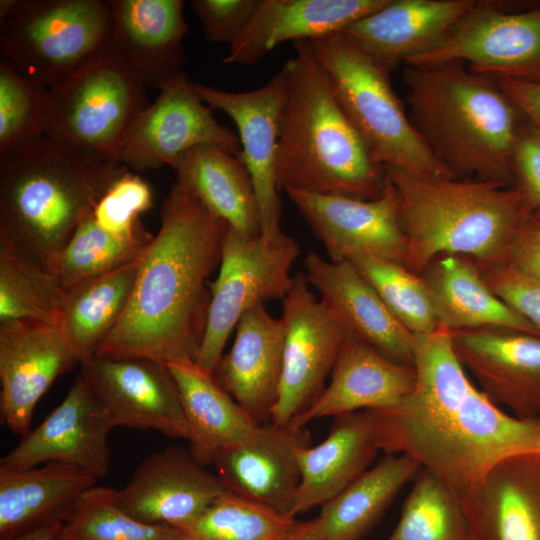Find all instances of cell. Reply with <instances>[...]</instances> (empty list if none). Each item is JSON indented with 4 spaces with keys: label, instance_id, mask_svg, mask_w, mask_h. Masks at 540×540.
I'll list each match as a JSON object with an SVG mask.
<instances>
[{
    "label": "cell",
    "instance_id": "8d00e7d4",
    "mask_svg": "<svg viewBox=\"0 0 540 540\" xmlns=\"http://www.w3.org/2000/svg\"><path fill=\"white\" fill-rule=\"evenodd\" d=\"M65 293L50 272L0 243V323L29 320L60 328Z\"/></svg>",
    "mask_w": 540,
    "mask_h": 540
},
{
    "label": "cell",
    "instance_id": "c3c4849f",
    "mask_svg": "<svg viewBox=\"0 0 540 540\" xmlns=\"http://www.w3.org/2000/svg\"><path fill=\"white\" fill-rule=\"evenodd\" d=\"M495 80L523 117L540 129V80L509 77H499Z\"/></svg>",
    "mask_w": 540,
    "mask_h": 540
},
{
    "label": "cell",
    "instance_id": "484cf974",
    "mask_svg": "<svg viewBox=\"0 0 540 540\" xmlns=\"http://www.w3.org/2000/svg\"><path fill=\"white\" fill-rule=\"evenodd\" d=\"M413 366L397 363L346 332L345 340L320 396L291 423L305 427L323 417L393 407L413 390Z\"/></svg>",
    "mask_w": 540,
    "mask_h": 540
},
{
    "label": "cell",
    "instance_id": "ba28073f",
    "mask_svg": "<svg viewBox=\"0 0 540 540\" xmlns=\"http://www.w3.org/2000/svg\"><path fill=\"white\" fill-rule=\"evenodd\" d=\"M111 22L109 1L1 0V53L47 91L108 46Z\"/></svg>",
    "mask_w": 540,
    "mask_h": 540
},
{
    "label": "cell",
    "instance_id": "8992f818",
    "mask_svg": "<svg viewBox=\"0 0 540 540\" xmlns=\"http://www.w3.org/2000/svg\"><path fill=\"white\" fill-rule=\"evenodd\" d=\"M284 65L288 97L276 161L280 190L375 199L386 186L375 161L340 107L307 41L293 43Z\"/></svg>",
    "mask_w": 540,
    "mask_h": 540
},
{
    "label": "cell",
    "instance_id": "e575fe53",
    "mask_svg": "<svg viewBox=\"0 0 540 540\" xmlns=\"http://www.w3.org/2000/svg\"><path fill=\"white\" fill-rule=\"evenodd\" d=\"M141 258L65 289L60 329L81 363L97 354L122 316Z\"/></svg>",
    "mask_w": 540,
    "mask_h": 540
},
{
    "label": "cell",
    "instance_id": "ffe728a7",
    "mask_svg": "<svg viewBox=\"0 0 540 540\" xmlns=\"http://www.w3.org/2000/svg\"><path fill=\"white\" fill-rule=\"evenodd\" d=\"M451 337L462 366L492 402L519 418H539L540 336L486 327Z\"/></svg>",
    "mask_w": 540,
    "mask_h": 540
},
{
    "label": "cell",
    "instance_id": "ac0fdd59",
    "mask_svg": "<svg viewBox=\"0 0 540 540\" xmlns=\"http://www.w3.org/2000/svg\"><path fill=\"white\" fill-rule=\"evenodd\" d=\"M227 489L181 446L145 457L128 484L116 492L118 506L138 521L181 528L200 517Z\"/></svg>",
    "mask_w": 540,
    "mask_h": 540
},
{
    "label": "cell",
    "instance_id": "bcb514c9",
    "mask_svg": "<svg viewBox=\"0 0 540 540\" xmlns=\"http://www.w3.org/2000/svg\"><path fill=\"white\" fill-rule=\"evenodd\" d=\"M513 185L534 210L540 212V129L527 120L522 124L513 151Z\"/></svg>",
    "mask_w": 540,
    "mask_h": 540
},
{
    "label": "cell",
    "instance_id": "44dd1931",
    "mask_svg": "<svg viewBox=\"0 0 540 540\" xmlns=\"http://www.w3.org/2000/svg\"><path fill=\"white\" fill-rule=\"evenodd\" d=\"M308 445L306 427L267 421L212 465L227 491L291 515L300 483L298 452Z\"/></svg>",
    "mask_w": 540,
    "mask_h": 540
},
{
    "label": "cell",
    "instance_id": "7c38bea8",
    "mask_svg": "<svg viewBox=\"0 0 540 540\" xmlns=\"http://www.w3.org/2000/svg\"><path fill=\"white\" fill-rule=\"evenodd\" d=\"M283 367L271 422L287 425L308 409L326 387L347 330L316 298L305 272L293 275L282 299Z\"/></svg>",
    "mask_w": 540,
    "mask_h": 540
},
{
    "label": "cell",
    "instance_id": "ab89813d",
    "mask_svg": "<svg viewBox=\"0 0 540 540\" xmlns=\"http://www.w3.org/2000/svg\"><path fill=\"white\" fill-rule=\"evenodd\" d=\"M116 492L96 485L87 490L59 540H182L176 527L147 524L127 514L118 506Z\"/></svg>",
    "mask_w": 540,
    "mask_h": 540
},
{
    "label": "cell",
    "instance_id": "db71d44e",
    "mask_svg": "<svg viewBox=\"0 0 540 540\" xmlns=\"http://www.w3.org/2000/svg\"><path fill=\"white\" fill-rule=\"evenodd\" d=\"M539 419H540V416H539Z\"/></svg>",
    "mask_w": 540,
    "mask_h": 540
},
{
    "label": "cell",
    "instance_id": "836d02e7",
    "mask_svg": "<svg viewBox=\"0 0 540 540\" xmlns=\"http://www.w3.org/2000/svg\"><path fill=\"white\" fill-rule=\"evenodd\" d=\"M420 469L407 455L385 454L321 506L318 518L324 539L363 540Z\"/></svg>",
    "mask_w": 540,
    "mask_h": 540
},
{
    "label": "cell",
    "instance_id": "b9f144b4",
    "mask_svg": "<svg viewBox=\"0 0 540 540\" xmlns=\"http://www.w3.org/2000/svg\"><path fill=\"white\" fill-rule=\"evenodd\" d=\"M46 91L0 60V153L49 131Z\"/></svg>",
    "mask_w": 540,
    "mask_h": 540
},
{
    "label": "cell",
    "instance_id": "d4e9b609",
    "mask_svg": "<svg viewBox=\"0 0 540 540\" xmlns=\"http://www.w3.org/2000/svg\"><path fill=\"white\" fill-rule=\"evenodd\" d=\"M304 266L309 284L348 332L387 358L413 366L414 334L395 318L350 262L325 261L311 252Z\"/></svg>",
    "mask_w": 540,
    "mask_h": 540
},
{
    "label": "cell",
    "instance_id": "681fc988",
    "mask_svg": "<svg viewBox=\"0 0 540 540\" xmlns=\"http://www.w3.org/2000/svg\"><path fill=\"white\" fill-rule=\"evenodd\" d=\"M283 540H325L319 518L298 521L294 529Z\"/></svg>",
    "mask_w": 540,
    "mask_h": 540
},
{
    "label": "cell",
    "instance_id": "ee69618b",
    "mask_svg": "<svg viewBox=\"0 0 540 540\" xmlns=\"http://www.w3.org/2000/svg\"><path fill=\"white\" fill-rule=\"evenodd\" d=\"M478 267L488 287L540 332V281L508 261Z\"/></svg>",
    "mask_w": 540,
    "mask_h": 540
},
{
    "label": "cell",
    "instance_id": "60d3db41",
    "mask_svg": "<svg viewBox=\"0 0 540 540\" xmlns=\"http://www.w3.org/2000/svg\"><path fill=\"white\" fill-rule=\"evenodd\" d=\"M348 262L371 284L395 318L412 334L430 333L440 326L421 275L410 271L404 264L371 256H358Z\"/></svg>",
    "mask_w": 540,
    "mask_h": 540
},
{
    "label": "cell",
    "instance_id": "6da1fadb",
    "mask_svg": "<svg viewBox=\"0 0 540 540\" xmlns=\"http://www.w3.org/2000/svg\"><path fill=\"white\" fill-rule=\"evenodd\" d=\"M413 390L397 405L366 410L380 451L403 454L459 496L500 460L540 450V419L519 418L469 378L443 326L414 334Z\"/></svg>",
    "mask_w": 540,
    "mask_h": 540
},
{
    "label": "cell",
    "instance_id": "9c48e42d",
    "mask_svg": "<svg viewBox=\"0 0 540 540\" xmlns=\"http://www.w3.org/2000/svg\"><path fill=\"white\" fill-rule=\"evenodd\" d=\"M145 87L107 46L46 91L48 132L118 160L128 127L151 104Z\"/></svg>",
    "mask_w": 540,
    "mask_h": 540
},
{
    "label": "cell",
    "instance_id": "7dc6e473",
    "mask_svg": "<svg viewBox=\"0 0 540 540\" xmlns=\"http://www.w3.org/2000/svg\"><path fill=\"white\" fill-rule=\"evenodd\" d=\"M507 261L540 281V220L535 214L519 230Z\"/></svg>",
    "mask_w": 540,
    "mask_h": 540
},
{
    "label": "cell",
    "instance_id": "30bf717a",
    "mask_svg": "<svg viewBox=\"0 0 540 540\" xmlns=\"http://www.w3.org/2000/svg\"><path fill=\"white\" fill-rule=\"evenodd\" d=\"M300 246L287 235L269 240L227 228L219 273L210 287L205 332L194 361L214 373L228 338L251 308L268 300L283 299L290 290V269Z\"/></svg>",
    "mask_w": 540,
    "mask_h": 540
},
{
    "label": "cell",
    "instance_id": "5bb4252c",
    "mask_svg": "<svg viewBox=\"0 0 540 540\" xmlns=\"http://www.w3.org/2000/svg\"><path fill=\"white\" fill-rule=\"evenodd\" d=\"M201 98L213 110L228 115L235 123L243 159L254 185L260 233L274 240L281 231V206L276 179L278 143L287 105L288 73L285 65L264 86L231 92L195 83Z\"/></svg>",
    "mask_w": 540,
    "mask_h": 540
},
{
    "label": "cell",
    "instance_id": "d6a6232c",
    "mask_svg": "<svg viewBox=\"0 0 540 540\" xmlns=\"http://www.w3.org/2000/svg\"><path fill=\"white\" fill-rule=\"evenodd\" d=\"M174 170L176 183L229 227L247 236L261 235L254 185L241 156L202 145L183 154Z\"/></svg>",
    "mask_w": 540,
    "mask_h": 540
},
{
    "label": "cell",
    "instance_id": "603a6c76",
    "mask_svg": "<svg viewBox=\"0 0 540 540\" xmlns=\"http://www.w3.org/2000/svg\"><path fill=\"white\" fill-rule=\"evenodd\" d=\"M482 0H389L342 33L389 72L428 53L475 11Z\"/></svg>",
    "mask_w": 540,
    "mask_h": 540
},
{
    "label": "cell",
    "instance_id": "f5cc1de1",
    "mask_svg": "<svg viewBox=\"0 0 540 540\" xmlns=\"http://www.w3.org/2000/svg\"><path fill=\"white\" fill-rule=\"evenodd\" d=\"M537 454L540 456V450H539V452H537Z\"/></svg>",
    "mask_w": 540,
    "mask_h": 540
},
{
    "label": "cell",
    "instance_id": "8fae6325",
    "mask_svg": "<svg viewBox=\"0 0 540 540\" xmlns=\"http://www.w3.org/2000/svg\"><path fill=\"white\" fill-rule=\"evenodd\" d=\"M159 91L124 134L118 150L121 164L137 174L165 166L174 169L183 154L202 145L241 155L238 134L214 117L185 71Z\"/></svg>",
    "mask_w": 540,
    "mask_h": 540
},
{
    "label": "cell",
    "instance_id": "f1b7e54d",
    "mask_svg": "<svg viewBox=\"0 0 540 540\" xmlns=\"http://www.w3.org/2000/svg\"><path fill=\"white\" fill-rule=\"evenodd\" d=\"M97 479L62 462L11 470L0 467V540L67 522Z\"/></svg>",
    "mask_w": 540,
    "mask_h": 540
},
{
    "label": "cell",
    "instance_id": "d6986e66",
    "mask_svg": "<svg viewBox=\"0 0 540 540\" xmlns=\"http://www.w3.org/2000/svg\"><path fill=\"white\" fill-rule=\"evenodd\" d=\"M78 364L60 328L29 320L0 323L2 422L13 433L26 434L40 398Z\"/></svg>",
    "mask_w": 540,
    "mask_h": 540
},
{
    "label": "cell",
    "instance_id": "2e32d148",
    "mask_svg": "<svg viewBox=\"0 0 540 540\" xmlns=\"http://www.w3.org/2000/svg\"><path fill=\"white\" fill-rule=\"evenodd\" d=\"M286 193L322 242L330 261L371 256L405 263L407 240L388 177L384 192L375 199L300 190Z\"/></svg>",
    "mask_w": 540,
    "mask_h": 540
},
{
    "label": "cell",
    "instance_id": "7bdbcfd3",
    "mask_svg": "<svg viewBox=\"0 0 540 540\" xmlns=\"http://www.w3.org/2000/svg\"><path fill=\"white\" fill-rule=\"evenodd\" d=\"M153 205L152 191L139 174H122L105 192L92 211L95 221L105 230L128 237L150 234L140 216Z\"/></svg>",
    "mask_w": 540,
    "mask_h": 540
},
{
    "label": "cell",
    "instance_id": "74e56055",
    "mask_svg": "<svg viewBox=\"0 0 540 540\" xmlns=\"http://www.w3.org/2000/svg\"><path fill=\"white\" fill-rule=\"evenodd\" d=\"M387 540H469L460 496L421 468Z\"/></svg>",
    "mask_w": 540,
    "mask_h": 540
},
{
    "label": "cell",
    "instance_id": "4dcf8cb0",
    "mask_svg": "<svg viewBox=\"0 0 540 540\" xmlns=\"http://www.w3.org/2000/svg\"><path fill=\"white\" fill-rule=\"evenodd\" d=\"M438 323L450 331L503 328L540 336L486 284L476 262L460 255L436 258L421 274Z\"/></svg>",
    "mask_w": 540,
    "mask_h": 540
},
{
    "label": "cell",
    "instance_id": "83f0119b",
    "mask_svg": "<svg viewBox=\"0 0 540 540\" xmlns=\"http://www.w3.org/2000/svg\"><path fill=\"white\" fill-rule=\"evenodd\" d=\"M389 0H259L225 64L252 65L283 42L310 41L342 32Z\"/></svg>",
    "mask_w": 540,
    "mask_h": 540
},
{
    "label": "cell",
    "instance_id": "1f68e13d",
    "mask_svg": "<svg viewBox=\"0 0 540 540\" xmlns=\"http://www.w3.org/2000/svg\"><path fill=\"white\" fill-rule=\"evenodd\" d=\"M173 375L189 430V451L203 466L248 437L260 424L221 386L214 373L194 360L167 364Z\"/></svg>",
    "mask_w": 540,
    "mask_h": 540
},
{
    "label": "cell",
    "instance_id": "52a82bcc",
    "mask_svg": "<svg viewBox=\"0 0 540 540\" xmlns=\"http://www.w3.org/2000/svg\"><path fill=\"white\" fill-rule=\"evenodd\" d=\"M307 42L377 163L420 176L454 177L412 123L383 65L342 32Z\"/></svg>",
    "mask_w": 540,
    "mask_h": 540
},
{
    "label": "cell",
    "instance_id": "f35d334b",
    "mask_svg": "<svg viewBox=\"0 0 540 540\" xmlns=\"http://www.w3.org/2000/svg\"><path fill=\"white\" fill-rule=\"evenodd\" d=\"M297 523L294 516L227 491L178 529L182 540H283Z\"/></svg>",
    "mask_w": 540,
    "mask_h": 540
},
{
    "label": "cell",
    "instance_id": "4316f807",
    "mask_svg": "<svg viewBox=\"0 0 540 540\" xmlns=\"http://www.w3.org/2000/svg\"><path fill=\"white\" fill-rule=\"evenodd\" d=\"M284 342L282 319L258 304L239 320L233 345L214 371L221 386L258 423L270 420L277 400Z\"/></svg>",
    "mask_w": 540,
    "mask_h": 540
},
{
    "label": "cell",
    "instance_id": "cb8c5ba5",
    "mask_svg": "<svg viewBox=\"0 0 540 540\" xmlns=\"http://www.w3.org/2000/svg\"><path fill=\"white\" fill-rule=\"evenodd\" d=\"M108 48L147 87L160 90L184 71L188 32L182 0H109Z\"/></svg>",
    "mask_w": 540,
    "mask_h": 540
},
{
    "label": "cell",
    "instance_id": "7a4b0ae2",
    "mask_svg": "<svg viewBox=\"0 0 540 540\" xmlns=\"http://www.w3.org/2000/svg\"><path fill=\"white\" fill-rule=\"evenodd\" d=\"M227 228L175 182L127 307L96 355L144 357L165 365L194 360L206 327L209 278L220 265Z\"/></svg>",
    "mask_w": 540,
    "mask_h": 540
},
{
    "label": "cell",
    "instance_id": "f6af8a7d",
    "mask_svg": "<svg viewBox=\"0 0 540 540\" xmlns=\"http://www.w3.org/2000/svg\"><path fill=\"white\" fill-rule=\"evenodd\" d=\"M259 0H193L191 6L204 36L230 47L251 21Z\"/></svg>",
    "mask_w": 540,
    "mask_h": 540
},
{
    "label": "cell",
    "instance_id": "e0dca14e",
    "mask_svg": "<svg viewBox=\"0 0 540 540\" xmlns=\"http://www.w3.org/2000/svg\"><path fill=\"white\" fill-rule=\"evenodd\" d=\"M112 429L101 403L79 374L63 401L0 459V467L26 470L62 462L98 480L109 472Z\"/></svg>",
    "mask_w": 540,
    "mask_h": 540
},
{
    "label": "cell",
    "instance_id": "277c9868",
    "mask_svg": "<svg viewBox=\"0 0 540 540\" xmlns=\"http://www.w3.org/2000/svg\"><path fill=\"white\" fill-rule=\"evenodd\" d=\"M409 117L456 178L513 185L512 158L526 120L495 78L458 61L406 65Z\"/></svg>",
    "mask_w": 540,
    "mask_h": 540
},
{
    "label": "cell",
    "instance_id": "7402d4cb",
    "mask_svg": "<svg viewBox=\"0 0 540 540\" xmlns=\"http://www.w3.org/2000/svg\"><path fill=\"white\" fill-rule=\"evenodd\" d=\"M469 540H540V456L495 463L461 496Z\"/></svg>",
    "mask_w": 540,
    "mask_h": 540
},
{
    "label": "cell",
    "instance_id": "d590c367",
    "mask_svg": "<svg viewBox=\"0 0 540 540\" xmlns=\"http://www.w3.org/2000/svg\"><path fill=\"white\" fill-rule=\"evenodd\" d=\"M154 236L118 235L103 229L89 213L52 261L49 272L64 289L141 258Z\"/></svg>",
    "mask_w": 540,
    "mask_h": 540
},
{
    "label": "cell",
    "instance_id": "4fadbf2b",
    "mask_svg": "<svg viewBox=\"0 0 540 540\" xmlns=\"http://www.w3.org/2000/svg\"><path fill=\"white\" fill-rule=\"evenodd\" d=\"M450 61L493 78L540 80V4L514 10L482 0L445 42L405 66Z\"/></svg>",
    "mask_w": 540,
    "mask_h": 540
},
{
    "label": "cell",
    "instance_id": "5b68a950",
    "mask_svg": "<svg viewBox=\"0 0 540 540\" xmlns=\"http://www.w3.org/2000/svg\"><path fill=\"white\" fill-rule=\"evenodd\" d=\"M385 170L407 240L404 265L417 275L443 255L465 256L479 266L507 261L519 230L535 213L514 185Z\"/></svg>",
    "mask_w": 540,
    "mask_h": 540
},
{
    "label": "cell",
    "instance_id": "f546056e",
    "mask_svg": "<svg viewBox=\"0 0 540 540\" xmlns=\"http://www.w3.org/2000/svg\"><path fill=\"white\" fill-rule=\"evenodd\" d=\"M379 451L368 411L335 417L322 442L298 452L300 483L291 515L323 506L369 469Z\"/></svg>",
    "mask_w": 540,
    "mask_h": 540
},
{
    "label": "cell",
    "instance_id": "816d5d0a",
    "mask_svg": "<svg viewBox=\"0 0 540 540\" xmlns=\"http://www.w3.org/2000/svg\"><path fill=\"white\" fill-rule=\"evenodd\" d=\"M534 214L540 220V212H535Z\"/></svg>",
    "mask_w": 540,
    "mask_h": 540
},
{
    "label": "cell",
    "instance_id": "3957f363",
    "mask_svg": "<svg viewBox=\"0 0 540 540\" xmlns=\"http://www.w3.org/2000/svg\"><path fill=\"white\" fill-rule=\"evenodd\" d=\"M128 170L53 132L0 153V243L49 272L81 221Z\"/></svg>",
    "mask_w": 540,
    "mask_h": 540
},
{
    "label": "cell",
    "instance_id": "f907efd6",
    "mask_svg": "<svg viewBox=\"0 0 540 540\" xmlns=\"http://www.w3.org/2000/svg\"><path fill=\"white\" fill-rule=\"evenodd\" d=\"M63 525L64 524L60 523L40 528L10 540H59Z\"/></svg>",
    "mask_w": 540,
    "mask_h": 540
},
{
    "label": "cell",
    "instance_id": "9a60e30c",
    "mask_svg": "<svg viewBox=\"0 0 540 540\" xmlns=\"http://www.w3.org/2000/svg\"><path fill=\"white\" fill-rule=\"evenodd\" d=\"M79 374L112 428L155 430L188 440L179 391L167 365L144 357L94 355L80 364Z\"/></svg>",
    "mask_w": 540,
    "mask_h": 540
}]
</instances>
